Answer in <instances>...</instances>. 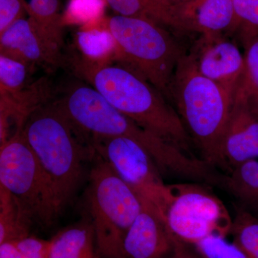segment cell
Returning <instances> with one entry per match:
<instances>
[{
    "label": "cell",
    "instance_id": "1",
    "mask_svg": "<svg viewBox=\"0 0 258 258\" xmlns=\"http://www.w3.org/2000/svg\"><path fill=\"white\" fill-rule=\"evenodd\" d=\"M45 178L52 225L77 193L88 162L96 156L91 142L56 103L32 113L22 131Z\"/></svg>",
    "mask_w": 258,
    "mask_h": 258
},
{
    "label": "cell",
    "instance_id": "2",
    "mask_svg": "<svg viewBox=\"0 0 258 258\" xmlns=\"http://www.w3.org/2000/svg\"><path fill=\"white\" fill-rule=\"evenodd\" d=\"M76 69L120 113L189 153L192 142L175 108L136 70L85 59Z\"/></svg>",
    "mask_w": 258,
    "mask_h": 258
},
{
    "label": "cell",
    "instance_id": "3",
    "mask_svg": "<svg viewBox=\"0 0 258 258\" xmlns=\"http://www.w3.org/2000/svg\"><path fill=\"white\" fill-rule=\"evenodd\" d=\"M168 99L174 103L203 160L213 167H223L222 142L233 98L200 74L191 56L185 54L174 74Z\"/></svg>",
    "mask_w": 258,
    "mask_h": 258
},
{
    "label": "cell",
    "instance_id": "4",
    "mask_svg": "<svg viewBox=\"0 0 258 258\" xmlns=\"http://www.w3.org/2000/svg\"><path fill=\"white\" fill-rule=\"evenodd\" d=\"M105 23L114 37L120 60L168 99L178 64L186 54L176 39L163 26L147 19L118 15Z\"/></svg>",
    "mask_w": 258,
    "mask_h": 258
},
{
    "label": "cell",
    "instance_id": "5",
    "mask_svg": "<svg viewBox=\"0 0 258 258\" xmlns=\"http://www.w3.org/2000/svg\"><path fill=\"white\" fill-rule=\"evenodd\" d=\"M88 181L86 204L98 253L103 258H123L125 236L143 203L96 154Z\"/></svg>",
    "mask_w": 258,
    "mask_h": 258
},
{
    "label": "cell",
    "instance_id": "6",
    "mask_svg": "<svg viewBox=\"0 0 258 258\" xmlns=\"http://www.w3.org/2000/svg\"><path fill=\"white\" fill-rule=\"evenodd\" d=\"M91 142L97 155L164 221L173 198L172 185L165 184L159 166L147 151L125 137H93Z\"/></svg>",
    "mask_w": 258,
    "mask_h": 258
},
{
    "label": "cell",
    "instance_id": "7",
    "mask_svg": "<svg viewBox=\"0 0 258 258\" xmlns=\"http://www.w3.org/2000/svg\"><path fill=\"white\" fill-rule=\"evenodd\" d=\"M192 182L172 185L164 222L173 238L195 246L212 234H230L232 217L215 194Z\"/></svg>",
    "mask_w": 258,
    "mask_h": 258
},
{
    "label": "cell",
    "instance_id": "8",
    "mask_svg": "<svg viewBox=\"0 0 258 258\" xmlns=\"http://www.w3.org/2000/svg\"><path fill=\"white\" fill-rule=\"evenodd\" d=\"M0 186L18 199L35 222L51 225L45 178L22 132L0 145Z\"/></svg>",
    "mask_w": 258,
    "mask_h": 258
},
{
    "label": "cell",
    "instance_id": "9",
    "mask_svg": "<svg viewBox=\"0 0 258 258\" xmlns=\"http://www.w3.org/2000/svg\"><path fill=\"white\" fill-rule=\"evenodd\" d=\"M198 40L190 53L197 69L233 98L244 70L238 45L227 35H203Z\"/></svg>",
    "mask_w": 258,
    "mask_h": 258
},
{
    "label": "cell",
    "instance_id": "10",
    "mask_svg": "<svg viewBox=\"0 0 258 258\" xmlns=\"http://www.w3.org/2000/svg\"><path fill=\"white\" fill-rule=\"evenodd\" d=\"M223 167L229 171L258 159V104L235 96L222 147Z\"/></svg>",
    "mask_w": 258,
    "mask_h": 258
},
{
    "label": "cell",
    "instance_id": "11",
    "mask_svg": "<svg viewBox=\"0 0 258 258\" xmlns=\"http://www.w3.org/2000/svg\"><path fill=\"white\" fill-rule=\"evenodd\" d=\"M0 53L49 71L61 64L60 47L44 35L28 17L20 19L0 33Z\"/></svg>",
    "mask_w": 258,
    "mask_h": 258
},
{
    "label": "cell",
    "instance_id": "12",
    "mask_svg": "<svg viewBox=\"0 0 258 258\" xmlns=\"http://www.w3.org/2000/svg\"><path fill=\"white\" fill-rule=\"evenodd\" d=\"M175 30L203 35L234 33L235 16L232 0H188L173 6Z\"/></svg>",
    "mask_w": 258,
    "mask_h": 258
},
{
    "label": "cell",
    "instance_id": "13",
    "mask_svg": "<svg viewBox=\"0 0 258 258\" xmlns=\"http://www.w3.org/2000/svg\"><path fill=\"white\" fill-rule=\"evenodd\" d=\"M174 242L164 220L143 204L125 236L123 258H166L174 248Z\"/></svg>",
    "mask_w": 258,
    "mask_h": 258
},
{
    "label": "cell",
    "instance_id": "14",
    "mask_svg": "<svg viewBox=\"0 0 258 258\" xmlns=\"http://www.w3.org/2000/svg\"><path fill=\"white\" fill-rule=\"evenodd\" d=\"M90 218L68 226L50 239L48 258H100Z\"/></svg>",
    "mask_w": 258,
    "mask_h": 258
},
{
    "label": "cell",
    "instance_id": "15",
    "mask_svg": "<svg viewBox=\"0 0 258 258\" xmlns=\"http://www.w3.org/2000/svg\"><path fill=\"white\" fill-rule=\"evenodd\" d=\"M229 171L223 189L235 198L237 207L258 217V159L241 163Z\"/></svg>",
    "mask_w": 258,
    "mask_h": 258
},
{
    "label": "cell",
    "instance_id": "16",
    "mask_svg": "<svg viewBox=\"0 0 258 258\" xmlns=\"http://www.w3.org/2000/svg\"><path fill=\"white\" fill-rule=\"evenodd\" d=\"M34 222L18 199L0 186V244L30 235Z\"/></svg>",
    "mask_w": 258,
    "mask_h": 258
},
{
    "label": "cell",
    "instance_id": "17",
    "mask_svg": "<svg viewBox=\"0 0 258 258\" xmlns=\"http://www.w3.org/2000/svg\"><path fill=\"white\" fill-rule=\"evenodd\" d=\"M29 18L57 47L63 44L59 0H23Z\"/></svg>",
    "mask_w": 258,
    "mask_h": 258
},
{
    "label": "cell",
    "instance_id": "18",
    "mask_svg": "<svg viewBox=\"0 0 258 258\" xmlns=\"http://www.w3.org/2000/svg\"><path fill=\"white\" fill-rule=\"evenodd\" d=\"M107 4L125 17L147 19L161 26L171 28L174 15L171 5L163 0H106Z\"/></svg>",
    "mask_w": 258,
    "mask_h": 258
},
{
    "label": "cell",
    "instance_id": "19",
    "mask_svg": "<svg viewBox=\"0 0 258 258\" xmlns=\"http://www.w3.org/2000/svg\"><path fill=\"white\" fill-rule=\"evenodd\" d=\"M77 41L85 60L89 62L108 64L112 57L120 59L114 37L107 29H85L78 33Z\"/></svg>",
    "mask_w": 258,
    "mask_h": 258
},
{
    "label": "cell",
    "instance_id": "20",
    "mask_svg": "<svg viewBox=\"0 0 258 258\" xmlns=\"http://www.w3.org/2000/svg\"><path fill=\"white\" fill-rule=\"evenodd\" d=\"M230 234L249 258H258V217L237 207Z\"/></svg>",
    "mask_w": 258,
    "mask_h": 258
},
{
    "label": "cell",
    "instance_id": "21",
    "mask_svg": "<svg viewBox=\"0 0 258 258\" xmlns=\"http://www.w3.org/2000/svg\"><path fill=\"white\" fill-rule=\"evenodd\" d=\"M244 48L243 73L234 96L258 104V36Z\"/></svg>",
    "mask_w": 258,
    "mask_h": 258
},
{
    "label": "cell",
    "instance_id": "22",
    "mask_svg": "<svg viewBox=\"0 0 258 258\" xmlns=\"http://www.w3.org/2000/svg\"><path fill=\"white\" fill-rule=\"evenodd\" d=\"M235 16L234 33L244 47L258 36V0H232Z\"/></svg>",
    "mask_w": 258,
    "mask_h": 258
},
{
    "label": "cell",
    "instance_id": "23",
    "mask_svg": "<svg viewBox=\"0 0 258 258\" xmlns=\"http://www.w3.org/2000/svg\"><path fill=\"white\" fill-rule=\"evenodd\" d=\"M30 66L23 61L0 53V93L14 95L23 91Z\"/></svg>",
    "mask_w": 258,
    "mask_h": 258
},
{
    "label": "cell",
    "instance_id": "24",
    "mask_svg": "<svg viewBox=\"0 0 258 258\" xmlns=\"http://www.w3.org/2000/svg\"><path fill=\"white\" fill-rule=\"evenodd\" d=\"M106 4V0H71L62 23L93 25L101 20Z\"/></svg>",
    "mask_w": 258,
    "mask_h": 258
},
{
    "label": "cell",
    "instance_id": "25",
    "mask_svg": "<svg viewBox=\"0 0 258 258\" xmlns=\"http://www.w3.org/2000/svg\"><path fill=\"white\" fill-rule=\"evenodd\" d=\"M225 236L212 234L194 247L204 258H249L235 242L226 240Z\"/></svg>",
    "mask_w": 258,
    "mask_h": 258
},
{
    "label": "cell",
    "instance_id": "26",
    "mask_svg": "<svg viewBox=\"0 0 258 258\" xmlns=\"http://www.w3.org/2000/svg\"><path fill=\"white\" fill-rule=\"evenodd\" d=\"M25 15L23 0H0V33Z\"/></svg>",
    "mask_w": 258,
    "mask_h": 258
},
{
    "label": "cell",
    "instance_id": "27",
    "mask_svg": "<svg viewBox=\"0 0 258 258\" xmlns=\"http://www.w3.org/2000/svg\"><path fill=\"white\" fill-rule=\"evenodd\" d=\"M175 240V239H174ZM191 245L175 240L174 248L166 258H204L198 251L191 248Z\"/></svg>",
    "mask_w": 258,
    "mask_h": 258
},
{
    "label": "cell",
    "instance_id": "28",
    "mask_svg": "<svg viewBox=\"0 0 258 258\" xmlns=\"http://www.w3.org/2000/svg\"><path fill=\"white\" fill-rule=\"evenodd\" d=\"M0 258H30L18 248L14 241L0 244Z\"/></svg>",
    "mask_w": 258,
    "mask_h": 258
},
{
    "label": "cell",
    "instance_id": "29",
    "mask_svg": "<svg viewBox=\"0 0 258 258\" xmlns=\"http://www.w3.org/2000/svg\"><path fill=\"white\" fill-rule=\"evenodd\" d=\"M167 4L171 5V6H175V5L181 4V3H185L188 0H163Z\"/></svg>",
    "mask_w": 258,
    "mask_h": 258
}]
</instances>
